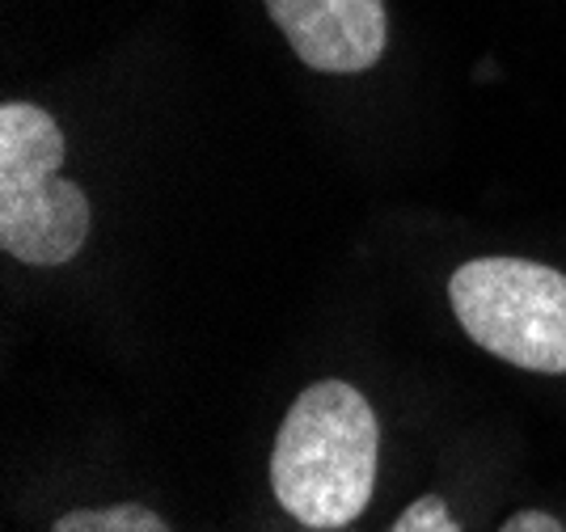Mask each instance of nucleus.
Here are the masks:
<instances>
[{
    "mask_svg": "<svg viewBox=\"0 0 566 532\" xmlns=\"http://www.w3.org/2000/svg\"><path fill=\"white\" fill-rule=\"evenodd\" d=\"M51 532H174L161 511L144 503H106V508H72L64 511Z\"/></svg>",
    "mask_w": 566,
    "mask_h": 532,
    "instance_id": "obj_5",
    "label": "nucleus"
},
{
    "mask_svg": "<svg viewBox=\"0 0 566 532\" xmlns=\"http://www.w3.org/2000/svg\"><path fill=\"white\" fill-rule=\"evenodd\" d=\"M449 309L473 347L537 376H566V271L516 254L461 262Z\"/></svg>",
    "mask_w": 566,
    "mask_h": 532,
    "instance_id": "obj_3",
    "label": "nucleus"
},
{
    "mask_svg": "<svg viewBox=\"0 0 566 532\" xmlns=\"http://www.w3.org/2000/svg\"><path fill=\"white\" fill-rule=\"evenodd\" d=\"M262 9L308 72L359 76L389 51L385 0H262Z\"/></svg>",
    "mask_w": 566,
    "mask_h": 532,
    "instance_id": "obj_4",
    "label": "nucleus"
},
{
    "mask_svg": "<svg viewBox=\"0 0 566 532\" xmlns=\"http://www.w3.org/2000/svg\"><path fill=\"white\" fill-rule=\"evenodd\" d=\"M499 532H566V524L545 508H520L499 524Z\"/></svg>",
    "mask_w": 566,
    "mask_h": 532,
    "instance_id": "obj_7",
    "label": "nucleus"
},
{
    "mask_svg": "<svg viewBox=\"0 0 566 532\" xmlns=\"http://www.w3.org/2000/svg\"><path fill=\"white\" fill-rule=\"evenodd\" d=\"M389 532H461V524L444 494H419L415 503H406V511H398Z\"/></svg>",
    "mask_w": 566,
    "mask_h": 532,
    "instance_id": "obj_6",
    "label": "nucleus"
},
{
    "mask_svg": "<svg viewBox=\"0 0 566 532\" xmlns=\"http://www.w3.org/2000/svg\"><path fill=\"white\" fill-rule=\"evenodd\" d=\"M64 157L69 139L48 106H0V250L22 267H69L94 232V204L64 178Z\"/></svg>",
    "mask_w": 566,
    "mask_h": 532,
    "instance_id": "obj_2",
    "label": "nucleus"
},
{
    "mask_svg": "<svg viewBox=\"0 0 566 532\" xmlns=\"http://www.w3.org/2000/svg\"><path fill=\"white\" fill-rule=\"evenodd\" d=\"M380 473V418L352 380H313L292 397L275 448L271 494L301 529L338 532L355 524Z\"/></svg>",
    "mask_w": 566,
    "mask_h": 532,
    "instance_id": "obj_1",
    "label": "nucleus"
}]
</instances>
